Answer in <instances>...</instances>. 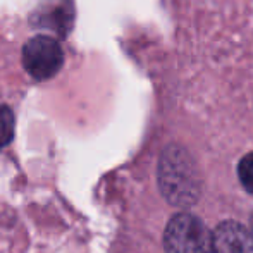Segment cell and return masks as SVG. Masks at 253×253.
<instances>
[{
	"label": "cell",
	"instance_id": "3957f363",
	"mask_svg": "<svg viewBox=\"0 0 253 253\" xmlns=\"http://www.w3.org/2000/svg\"><path fill=\"white\" fill-rule=\"evenodd\" d=\"M23 67L33 80H52L64 66V52L60 43L48 35H37L23 47Z\"/></svg>",
	"mask_w": 253,
	"mask_h": 253
},
{
	"label": "cell",
	"instance_id": "52a82bcc",
	"mask_svg": "<svg viewBox=\"0 0 253 253\" xmlns=\"http://www.w3.org/2000/svg\"><path fill=\"white\" fill-rule=\"evenodd\" d=\"M238 176H240V181L245 190L253 195V152L245 155L243 159L240 160Z\"/></svg>",
	"mask_w": 253,
	"mask_h": 253
},
{
	"label": "cell",
	"instance_id": "ba28073f",
	"mask_svg": "<svg viewBox=\"0 0 253 253\" xmlns=\"http://www.w3.org/2000/svg\"><path fill=\"white\" fill-rule=\"evenodd\" d=\"M252 231H253V215H252Z\"/></svg>",
	"mask_w": 253,
	"mask_h": 253
},
{
	"label": "cell",
	"instance_id": "5b68a950",
	"mask_svg": "<svg viewBox=\"0 0 253 253\" xmlns=\"http://www.w3.org/2000/svg\"><path fill=\"white\" fill-rule=\"evenodd\" d=\"M215 253H253V231L243 224L226 220L213 231Z\"/></svg>",
	"mask_w": 253,
	"mask_h": 253
},
{
	"label": "cell",
	"instance_id": "6da1fadb",
	"mask_svg": "<svg viewBox=\"0 0 253 253\" xmlns=\"http://www.w3.org/2000/svg\"><path fill=\"white\" fill-rule=\"evenodd\" d=\"M159 186L166 200L174 207L186 209L198 202L202 177L184 148L169 145L162 152L159 160Z\"/></svg>",
	"mask_w": 253,
	"mask_h": 253
},
{
	"label": "cell",
	"instance_id": "277c9868",
	"mask_svg": "<svg viewBox=\"0 0 253 253\" xmlns=\"http://www.w3.org/2000/svg\"><path fill=\"white\" fill-rule=\"evenodd\" d=\"M30 21L35 28L53 31L59 37H67L74 23L73 0H42Z\"/></svg>",
	"mask_w": 253,
	"mask_h": 253
},
{
	"label": "cell",
	"instance_id": "7a4b0ae2",
	"mask_svg": "<svg viewBox=\"0 0 253 253\" xmlns=\"http://www.w3.org/2000/svg\"><path fill=\"white\" fill-rule=\"evenodd\" d=\"M167 253H215L213 233L191 213H176L164 233Z\"/></svg>",
	"mask_w": 253,
	"mask_h": 253
},
{
	"label": "cell",
	"instance_id": "8992f818",
	"mask_svg": "<svg viewBox=\"0 0 253 253\" xmlns=\"http://www.w3.org/2000/svg\"><path fill=\"white\" fill-rule=\"evenodd\" d=\"M14 114L10 107L0 105V152L12 141L14 138Z\"/></svg>",
	"mask_w": 253,
	"mask_h": 253
}]
</instances>
